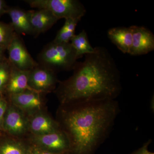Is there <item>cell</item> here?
Listing matches in <instances>:
<instances>
[{"instance_id":"16","label":"cell","mask_w":154,"mask_h":154,"mask_svg":"<svg viewBox=\"0 0 154 154\" xmlns=\"http://www.w3.org/2000/svg\"><path fill=\"white\" fill-rule=\"evenodd\" d=\"M70 42L80 57L83 55L92 53L95 50V48L92 47L90 44L88 34L85 30H83L77 35L75 34Z\"/></svg>"},{"instance_id":"15","label":"cell","mask_w":154,"mask_h":154,"mask_svg":"<svg viewBox=\"0 0 154 154\" xmlns=\"http://www.w3.org/2000/svg\"><path fill=\"white\" fill-rule=\"evenodd\" d=\"M28 129L34 135H40L55 132L60 128L59 123L47 116L38 114L28 122Z\"/></svg>"},{"instance_id":"22","label":"cell","mask_w":154,"mask_h":154,"mask_svg":"<svg viewBox=\"0 0 154 154\" xmlns=\"http://www.w3.org/2000/svg\"><path fill=\"white\" fill-rule=\"evenodd\" d=\"M151 142L152 140H149L148 141L144 144L142 146L134 151L131 154H149V151L148 150V147Z\"/></svg>"},{"instance_id":"23","label":"cell","mask_w":154,"mask_h":154,"mask_svg":"<svg viewBox=\"0 0 154 154\" xmlns=\"http://www.w3.org/2000/svg\"><path fill=\"white\" fill-rule=\"evenodd\" d=\"M30 154H56L50 152L43 150L41 149L38 148L36 146L32 147Z\"/></svg>"},{"instance_id":"3","label":"cell","mask_w":154,"mask_h":154,"mask_svg":"<svg viewBox=\"0 0 154 154\" xmlns=\"http://www.w3.org/2000/svg\"><path fill=\"white\" fill-rule=\"evenodd\" d=\"M70 42L46 45L37 56L39 65L57 72L73 70L79 58Z\"/></svg>"},{"instance_id":"1","label":"cell","mask_w":154,"mask_h":154,"mask_svg":"<svg viewBox=\"0 0 154 154\" xmlns=\"http://www.w3.org/2000/svg\"><path fill=\"white\" fill-rule=\"evenodd\" d=\"M73 70L71 77L60 82L56 91L62 105L115 100L121 93L120 72L105 47H95Z\"/></svg>"},{"instance_id":"27","label":"cell","mask_w":154,"mask_h":154,"mask_svg":"<svg viewBox=\"0 0 154 154\" xmlns=\"http://www.w3.org/2000/svg\"><path fill=\"white\" fill-rule=\"evenodd\" d=\"M1 129H2V128H1V127H0V130H1Z\"/></svg>"},{"instance_id":"25","label":"cell","mask_w":154,"mask_h":154,"mask_svg":"<svg viewBox=\"0 0 154 154\" xmlns=\"http://www.w3.org/2000/svg\"><path fill=\"white\" fill-rule=\"evenodd\" d=\"M7 50L5 48L0 45V63L5 61L8 59L5 56V51Z\"/></svg>"},{"instance_id":"20","label":"cell","mask_w":154,"mask_h":154,"mask_svg":"<svg viewBox=\"0 0 154 154\" xmlns=\"http://www.w3.org/2000/svg\"><path fill=\"white\" fill-rule=\"evenodd\" d=\"M11 65L8 59L0 63V93L5 90L6 87L11 75Z\"/></svg>"},{"instance_id":"2","label":"cell","mask_w":154,"mask_h":154,"mask_svg":"<svg viewBox=\"0 0 154 154\" xmlns=\"http://www.w3.org/2000/svg\"><path fill=\"white\" fill-rule=\"evenodd\" d=\"M119 112L115 99L63 105L59 124L69 142L67 154H95L110 134Z\"/></svg>"},{"instance_id":"19","label":"cell","mask_w":154,"mask_h":154,"mask_svg":"<svg viewBox=\"0 0 154 154\" xmlns=\"http://www.w3.org/2000/svg\"><path fill=\"white\" fill-rule=\"evenodd\" d=\"M15 31L11 25L0 22V45L7 49Z\"/></svg>"},{"instance_id":"9","label":"cell","mask_w":154,"mask_h":154,"mask_svg":"<svg viewBox=\"0 0 154 154\" xmlns=\"http://www.w3.org/2000/svg\"><path fill=\"white\" fill-rule=\"evenodd\" d=\"M3 128L10 134L18 136L24 134L27 131L28 129V122L22 110L14 106L7 109Z\"/></svg>"},{"instance_id":"24","label":"cell","mask_w":154,"mask_h":154,"mask_svg":"<svg viewBox=\"0 0 154 154\" xmlns=\"http://www.w3.org/2000/svg\"><path fill=\"white\" fill-rule=\"evenodd\" d=\"M8 7L6 5V2L5 1L0 0V17L4 14H7Z\"/></svg>"},{"instance_id":"18","label":"cell","mask_w":154,"mask_h":154,"mask_svg":"<svg viewBox=\"0 0 154 154\" xmlns=\"http://www.w3.org/2000/svg\"><path fill=\"white\" fill-rule=\"evenodd\" d=\"M31 148L21 142L7 141L0 144V154H30Z\"/></svg>"},{"instance_id":"8","label":"cell","mask_w":154,"mask_h":154,"mask_svg":"<svg viewBox=\"0 0 154 154\" xmlns=\"http://www.w3.org/2000/svg\"><path fill=\"white\" fill-rule=\"evenodd\" d=\"M132 30V45L129 54L141 55L154 50V35L148 29L136 25L131 26Z\"/></svg>"},{"instance_id":"17","label":"cell","mask_w":154,"mask_h":154,"mask_svg":"<svg viewBox=\"0 0 154 154\" xmlns=\"http://www.w3.org/2000/svg\"><path fill=\"white\" fill-rule=\"evenodd\" d=\"M81 19H68L58 31L54 42L57 43H68L75 35V30Z\"/></svg>"},{"instance_id":"4","label":"cell","mask_w":154,"mask_h":154,"mask_svg":"<svg viewBox=\"0 0 154 154\" xmlns=\"http://www.w3.org/2000/svg\"><path fill=\"white\" fill-rule=\"evenodd\" d=\"M31 8L45 9L58 20L82 19L85 14V6L78 0H25Z\"/></svg>"},{"instance_id":"6","label":"cell","mask_w":154,"mask_h":154,"mask_svg":"<svg viewBox=\"0 0 154 154\" xmlns=\"http://www.w3.org/2000/svg\"><path fill=\"white\" fill-rule=\"evenodd\" d=\"M34 146L56 154H67L69 142L67 137L60 129L47 134L34 135L33 138Z\"/></svg>"},{"instance_id":"21","label":"cell","mask_w":154,"mask_h":154,"mask_svg":"<svg viewBox=\"0 0 154 154\" xmlns=\"http://www.w3.org/2000/svg\"><path fill=\"white\" fill-rule=\"evenodd\" d=\"M7 110V103L5 99L0 98V127L3 128L4 117Z\"/></svg>"},{"instance_id":"14","label":"cell","mask_w":154,"mask_h":154,"mask_svg":"<svg viewBox=\"0 0 154 154\" xmlns=\"http://www.w3.org/2000/svg\"><path fill=\"white\" fill-rule=\"evenodd\" d=\"M11 65V75L6 88L7 92L11 95L26 90H32L28 85L30 70H22L17 68L12 63Z\"/></svg>"},{"instance_id":"26","label":"cell","mask_w":154,"mask_h":154,"mask_svg":"<svg viewBox=\"0 0 154 154\" xmlns=\"http://www.w3.org/2000/svg\"><path fill=\"white\" fill-rule=\"evenodd\" d=\"M149 154H154L153 152H149Z\"/></svg>"},{"instance_id":"10","label":"cell","mask_w":154,"mask_h":154,"mask_svg":"<svg viewBox=\"0 0 154 154\" xmlns=\"http://www.w3.org/2000/svg\"><path fill=\"white\" fill-rule=\"evenodd\" d=\"M29 12L33 35L35 36L49 30L58 20L51 12L45 9L31 10Z\"/></svg>"},{"instance_id":"5","label":"cell","mask_w":154,"mask_h":154,"mask_svg":"<svg viewBox=\"0 0 154 154\" xmlns=\"http://www.w3.org/2000/svg\"><path fill=\"white\" fill-rule=\"evenodd\" d=\"M9 61L16 67L22 70H30L38 65L30 55L19 34L15 32L7 49Z\"/></svg>"},{"instance_id":"7","label":"cell","mask_w":154,"mask_h":154,"mask_svg":"<svg viewBox=\"0 0 154 154\" xmlns=\"http://www.w3.org/2000/svg\"><path fill=\"white\" fill-rule=\"evenodd\" d=\"M57 82L56 72L39 64L30 70L28 85L30 89L39 93L49 92L55 88Z\"/></svg>"},{"instance_id":"13","label":"cell","mask_w":154,"mask_h":154,"mask_svg":"<svg viewBox=\"0 0 154 154\" xmlns=\"http://www.w3.org/2000/svg\"><path fill=\"white\" fill-rule=\"evenodd\" d=\"M107 35L120 51L129 54L132 42V30L131 26L110 28L108 30Z\"/></svg>"},{"instance_id":"11","label":"cell","mask_w":154,"mask_h":154,"mask_svg":"<svg viewBox=\"0 0 154 154\" xmlns=\"http://www.w3.org/2000/svg\"><path fill=\"white\" fill-rule=\"evenodd\" d=\"M42 94L33 90H28L10 96L15 107L22 110L29 111L38 110L41 107Z\"/></svg>"},{"instance_id":"12","label":"cell","mask_w":154,"mask_h":154,"mask_svg":"<svg viewBox=\"0 0 154 154\" xmlns=\"http://www.w3.org/2000/svg\"><path fill=\"white\" fill-rule=\"evenodd\" d=\"M11 18L13 29L18 34H33L29 11L18 8L8 7L7 11Z\"/></svg>"}]
</instances>
